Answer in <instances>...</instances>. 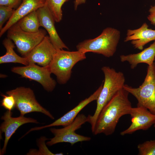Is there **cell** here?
<instances>
[{
  "instance_id": "1",
  "label": "cell",
  "mask_w": 155,
  "mask_h": 155,
  "mask_svg": "<svg viewBox=\"0 0 155 155\" xmlns=\"http://www.w3.org/2000/svg\"><path fill=\"white\" fill-rule=\"evenodd\" d=\"M129 93L123 88L119 90L101 110L97 118L93 133L113 134L121 117L129 115L132 108L128 98Z\"/></svg>"
},
{
  "instance_id": "2",
  "label": "cell",
  "mask_w": 155,
  "mask_h": 155,
  "mask_svg": "<svg viewBox=\"0 0 155 155\" xmlns=\"http://www.w3.org/2000/svg\"><path fill=\"white\" fill-rule=\"evenodd\" d=\"M102 70L104 76V84L97 100V106L92 115H88V122L91 125L93 133L96 123L101 110L115 94L125 84V77L121 72H117L115 69L109 67H103Z\"/></svg>"
},
{
  "instance_id": "3",
  "label": "cell",
  "mask_w": 155,
  "mask_h": 155,
  "mask_svg": "<svg viewBox=\"0 0 155 155\" xmlns=\"http://www.w3.org/2000/svg\"><path fill=\"white\" fill-rule=\"evenodd\" d=\"M120 37V32L111 27L104 29L101 34L93 38L85 40L76 46L77 50L86 53L92 52L110 57L115 53Z\"/></svg>"
},
{
  "instance_id": "4",
  "label": "cell",
  "mask_w": 155,
  "mask_h": 155,
  "mask_svg": "<svg viewBox=\"0 0 155 155\" xmlns=\"http://www.w3.org/2000/svg\"><path fill=\"white\" fill-rule=\"evenodd\" d=\"M86 58V53L80 51L58 50L48 67L51 73L56 76L58 82L65 84L71 78L74 66Z\"/></svg>"
},
{
  "instance_id": "5",
  "label": "cell",
  "mask_w": 155,
  "mask_h": 155,
  "mask_svg": "<svg viewBox=\"0 0 155 155\" xmlns=\"http://www.w3.org/2000/svg\"><path fill=\"white\" fill-rule=\"evenodd\" d=\"M155 64L148 65L144 80L139 87L124 84L123 88L137 100V106H144L155 115Z\"/></svg>"
},
{
  "instance_id": "6",
  "label": "cell",
  "mask_w": 155,
  "mask_h": 155,
  "mask_svg": "<svg viewBox=\"0 0 155 155\" xmlns=\"http://www.w3.org/2000/svg\"><path fill=\"white\" fill-rule=\"evenodd\" d=\"M7 37L13 41L18 52L23 57H25L46 35L44 30L40 29L36 33H31L23 30L17 23L7 30Z\"/></svg>"
},
{
  "instance_id": "7",
  "label": "cell",
  "mask_w": 155,
  "mask_h": 155,
  "mask_svg": "<svg viewBox=\"0 0 155 155\" xmlns=\"http://www.w3.org/2000/svg\"><path fill=\"white\" fill-rule=\"evenodd\" d=\"M88 121V116L82 114L78 115L71 123L63 128L50 129L54 137L50 139L46 144L51 146L58 143L67 142L72 146L79 142L90 141V137L78 134L75 132L82 125Z\"/></svg>"
},
{
  "instance_id": "8",
  "label": "cell",
  "mask_w": 155,
  "mask_h": 155,
  "mask_svg": "<svg viewBox=\"0 0 155 155\" xmlns=\"http://www.w3.org/2000/svg\"><path fill=\"white\" fill-rule=\"evenodd\" d=\"M6 93L14 97L16 102L15 107L20 111L21 115L38 112L44 114L52 119H55L50 113L38 102L34 91L30 88L18 87L7 91Z\"/></svg>"
},
{
  "instance_id": "9",
  "label": "cell",
  "mask_w": 155,
  "mask_h": 155,
  "mask_svg": "<svg viewBox=\"0 0 155 155\" xmlns=\"http://www.w3.org/2000/svg\"><path fill=\"white\" fill-rule=\"evenodd\" d=\"M11 71L22 77L39 83L48 92L52 91L56 86V82L51 77V73L48 67H40L32 63L23 67H13Z\"/></svg>"
},
{
  "instance_id": "10",
  "label": "cell",
  "mask_w": 155,
  "mask_h": 155,
  "mask_svg": "<svg viewBox=\"0 0 155 155\" xmlns=\"http://www.w3.org/2000/svg\"><path fill=\"white\" fill-rule=\"evenodd\" d=\"M129 115L131 123L127 129L120 133L121 135L131 134L140 130H147L155 123V115L144 106H137V107H132Z\"/></svg>"
},
{
  "instance_id": "11",
  "label": "cell",
  "mask_w": 155,
  "mask_h": 155,
  "mask_svg": "<svg viewBox=\"0 0 155 155\" xmlns=\"http://www.w3.org/2000/svg\"><path fill=\"white\" fill-rule=\"evenodd\" d=\"M57 51L49 36L43 40L25 57L29 64L36 63L44 67H48Z\"/></svg>"
},
{
  "instance_id": "12",
  "label": "cell",
  "mask_w": 155,
  "mask_h": 155,
  "mask_svg": "<svg viewBox=\"0 0 155 155\" xmlns=\"http://www.w3.org/2000/svg\"><path fill=\"white\" fill-rule=\"evenodd\" d=\"M11 111L7 110L1 117V119L3 121L0 127V135L4 132L5 136L3 146L0 151V154L1 155H3L5 153L9 139L19 127L28 123H39L36 119L26 117L24 116L20 115L18 117H13Z\"/></svg>"
},
{
  "instance_id": "13",
  "label": "cell",
  "mask_w": 155,
  "mask_h": 155,
  "mask_svg": "<svg viewBox=\"0 0 155 155\" xmlns=\"http://www.w3.org/2000/svg\"><path fill=\"white\" fill-rule=\"evenodd\" d=\"M36 11L40 26L47 31L50 41L56 50L68 49L58 34L55 26V20L46 5L38 9Z\"/></svg>"
},
{
  "instance_id": "14",
  "label": "cell",
  "mask_w": 155,
  "mask_h": 155,
  "mask_svg": "<svg viewBox=\"0 0 155 155\" xmlns=\"http://www.w3.org/2000/svg\"><path fill=\"white\" fill-rule=\"evenodd\" d=\"M102 85L103 84L88 98L81 101L75 107L52 123L44 126L32 128L27 132V133H28L32 131L40 130L53 126H62L65 127L70 124L83 108L90 102L97 100L102 89Z\"/></svg>"
},
{
  "instance_id": "15",
  "label": "cell",
  "mask_w": 155,
  "mask_h": 155,
  "mask_svg": "<svg viewBox=\"0 0 155 155\" xmlns=\"http://www.w3.org/2000/svg\"><path fill=\"white\" fill-rule=\"evenodd\" d=\"M45 4L46 0H23L20 5L15 10L12 16L0 30V37L22 18L31 12L36 11Z\"/></svg>"
},
{
  "instance_id": "16",
  "label": "cell",
  "mask_w": 155,
  "mask_h": 155,
  "mask_svg": "<svg viewBox=\"0 0 155 155\" xmlns=\"http://www.w3.org/2000/svg\"><path fill=\"white\" fill-rule=\"evenodd\" d=\"M148 27V24L144 23L139 28L128 29L124 41H131V43L135 48L142 50L146 44L155 40V30Z\"/></svg>"
},
{
  "instance_id": "17",
  "label": "cell",
  "mask_w": 155,
  "mask_h": 155,
  "mask_svg": "<svg viewBox=\"0 0 155 155\" xmlns=\"http://www.w3.org/2000/svg\"><path fill=\"white\" fill-rule=\"evenodd\" d=\"M155 57V41L149 46L136 54L121 55L120 56L121 62H128L131 69L135 68L137 65L141 63L152 65L154 63Z\"/></svg>"
},
{
  "instance_id": "18",
  "label": "cell",
  "mask_w": 155,
  "mask_h": 155,
  "mask_svg": "<svg viewBox=\"0 0 155 155\" xmlns=\"http://www.w3.org/2000/svg\"><path fill=\"white\" fill-rule=\"evenodd\" d=\"M3 44L6 51L4 55L0 57V64L13 63H20L25 66L29 65L25 57L20 56L15 52V46L11 40L8 38H5L3 40Z\"/></svg>"
},
{
  "instance_id": "19",
  "label": "cell",
  "mask_w": 155,
  "mask_h": 155,
  "mask_svg": "<svg viewBox=\"0 0 155 155\" xmlns=\"http://www.w3.org/2000/svg\"><path fill=\"white\" fill-rule=\"evenodd\" d=\"M23 30L31 33L38 32L40 26L36 11H34L20 19L17 22Z\"/></svg>"
},
{
  "instance_id": "20",
  "label": "cell",
  "mask_w": 155,
  "mask_h": 155,
  "mask_svg": "<svg viewBox=\"0 0 155 155\" xmlns=\"http://www.w3.org/2000/svg\"><path fill=\"white\" fill-rule=\"evenodd\" d=\"M69 0H46V5L53 17L56 22H59L63 17L62 7Z\"/></svg>"
},
{
  "instance_id": "21",
  "label": "cell",
  "mask_w": 155,
  "mask_h": 155,
  "mask_svg": "<svg viewBox=\"0 0 155 155\" xmlns=\"http://www.w3.org/2000/svg\"><path fill=\"white\" fill-rule=\"evenodd\" d=\"M138 155H155V140L146 141L137 146Z\"/></svg>"
},
{
  "instance_id": "22",
  "label": "cell",
  "mask_w": 155,
  "mask_h": 155,
  "mask_svg": "<svg viewBox=\"0 0 155 155\" xmlns=\"http://www.w3.org/2000/svg\"><path fill=\"white\" fill-rule=\"evenodd\" d=\"M15 10L8 6L0 5V30L5 23L12 16Z\"/></svg>"
},
{
  "instance_id": "23",
  "label": "cell",
  "mask_w": 155,
  "mask_h": 155,
  "mask_svg": "<svg viewBox=\"0 0 155 155\" xmlns=\"http://www.w3.org/2000/svg\"><path fill=\"white\" fill-rule=\"evenodd\" d=\"M1 95L3 97L1 106L7 110H12L15 107L16 102L14 97L11 95L7 96L3 94Z\"/></svg>"
},
{
  "instance_id": "24",
  "label": "cell",
  "mask_w": 155,
  "mask_h": 155,
  "mask_svg": "<svg viewBox=\"0 0 155 155\" xmlns=\"http://www.w3.org/2000/svg\"><path fill=\"white\" fill-rule=\"evenodd\" d=\"M23 0H0V5H4L13 9L17 8Z\"/></svg>"
},
{
  "instance_id": "25",
  "label": "cell",
  "mask_w": 155,
  "mask_h": 155,
  "mask_svg": "<svg viewBox=\"0 0 155 155\" xmlns=\"http://www.w3.org/2000/svg\"><path fill=\"white\" fill-rule=\"evenodd\" d=\"M149 11L150 14L147 18L151 24L155 26V5L151 6Z\"/></svg>"
},
{
  "instance_id": "26",
  "label": "cell",
  "mask_w": 155,
  "mask_h": 155,
  "mask_svg": "<svg viewBox=\"0 0 155 155\" xmlns=\"http://www.w3.org/2000/svg\"><path fill=\"white\" fill-rule=\"evenodd\" d=\"M86 1V0H75L74 1L75 10H76L79 5L85 3Z\"/></svg>"
},
{
  "instance_id": "27",
  "label": "cell",
  "mask_w": 155,
  "mask_h": 155,
  "mask_svg": "<svg viewBox=\"0 0 155 155\" xmlns=\"http://www.w3.org/2000/svg\"><path fill=\"white\" fill-rule=\"evenodd\" d=\"M154 127H155V124H154Z\"/></svg>"
},
{
  "instance_id": "28",
  "label": "cell",
  "mask_w": 155,
  "mask_h": 155,
  "mask_svg": "<svg viewBox=\"0 0 155 155\" xmlns=\"http://www.w3.org/2000/svg\"></svg>"
}]
</instances>
